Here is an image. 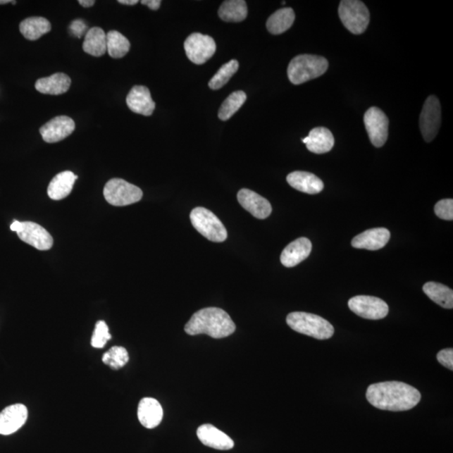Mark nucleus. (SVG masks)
Returning <instances> with one entry per match:
<instances>
[{"mask_svg": "<svg viewBox=\"0 0 453 453\" xmlns=\"http://www.w3.org/2000/svg\"><path fill=\"white\" fill-rule=\"evenodd\" d=\"M118 3L125 4V6H135L138 4V0H118Z\"/></svg>", "mask_w": 453, "mask_h": 453, "instance_id": "ea45409f", "label": "nucleus"}, {"mask_svg": "<svg viewBox=\"0 0 453 453\" xmlns=\"http://www.w3.org/2000/svg\"><path fill=\"white\" fill-rule=\"evenodd\" d=\"M104 196L109 204L124 206L142 200L143 192L142 189L125 180L113 178L105 185Z\"/></svg>", "mask_w": 453, "mask_h": 453, "instance_id": "0eeeda50", "label": "nucleus"}, {"mask_svg": "<svg viewBox=\"0 0 453 453\" xmlns=\"http://www.w3.org/2000/svg\"><path fill=\"white\" fill-rule=\"evenodd\" d=\"M349 309L356 315L369 320L385 318L389 314V306L381 299L371 296H357L349 301Z\"/></svg>", "mask_w": 453, "mask_h": 453, "instance_id": "9d476101", "label": "nucleus"}, {"mask_svg": "<svg viewBox=\"0 0 453 453\" xmlns=\"http://www.w3.org/2000/svg\"><path fill=\"white\" fill-rule=\"evenodd\" d=\"M309 151L315 154L328 153L333 147L334 137L327 128L318 127L311 130L307 137L302 139Z\"/></svg>", "mask_w": 453, "mask_h": 453, "instance_id": "4be33fe9", "label": "nucleus"}, {"mask_svg": "<svg viewBox=\"0 0 453 453\" xmlns=\"http://www.w3.org/2000/svg\"><path fill=\"white\" fill-rule=\"evenodd\" d=\"M190 219L192 226L206 240L215 243H221L227 240L228 232L225 227L210 210L201 206L196 208L192 211Z\"/></svg>", "mask_w": 453, "mask_h": 453, "instance_id": "39448f33", "label": "nucleus"}, {"mask_svg": "<svg viewBox=\"0 0 453 453\" xmlns=\"http://www.w3.org/2000/svg\"><path fill=\"white\" fill-rule=\"evenodd\" d=\"M368 402L377 409L390 411H406L419 404V390L406 383L388 381L368 386Z\"/></svg>", "mask_w": 453, "mask_h": 453, "instance_id": "f257e3e1", "label": "nucleus"}, {"mask_svg": "<svg viewBox=\"0 0 453 453\" xmlns=\"http://www.w3.org/2000/svg\"><path fill=\"white\" fill-rule=\"evenodd\" d=\"M438 360L440 364L443 365L450 371H453V349H447L440 351L438 354Z\"/></svg>", "mask_w": 453, "mask_h": 453, "instance_id": "c9c22d12", "label": "nucleus"}, {"mask_svg": "<svg viewBox=\"0 0 453 453\" xmlns=\"http://www.w3.org/2000/svg\"><path fill=\"white\" fill-rule=\"evenodd\" d=\"M442 109L439 99L432 95L426 100L420 116L421 135L426 142H430L437 136L441 126Z\"/></svg>", "mask_w": 453, "mask_h": 453, "instance_id": "1a4fd4ad", "label": "nucleus"}, {"mask_svg": "<svg viewBox=\"0 0 453 453\" xmlns=\"http://www.w3.org/2000/svg\"><path fill=\"white\" fill-rule=\"evenodd\" d=\"M218 15L223 21L241 22L248 15L247 4L244 0H228L219 8Z\"/></svg>", "mask_w": 453, "mask_h": 453, "instance_id": "c85d7f7f", "label": "nucleus"}, {"mask_svg": "<svg viewBox=\"0 0 453 453\" xmlns=\"http://www.w3.org/2000/svg\"><path fill=\"white\" fill-rule=\"evenodd\" d=\"M287 323L294 331L316 340H329L334 334V328L328 321L307 312H292L287 316Z\"/></svg>", "mask_w": 453, "mask_h": 453, "instance_id": "20e7f679", "label": "nucleus"}, {"mask_svg": "<svg viewBox=\"0 0 453 453\" xmlns=\"http://www.w3.org/2000/svg\"><path fill=\"white\" fill-rule=\"evenodd\" d=\"M50 21L43 17H30L21 22L20 30L24 37L30 41H36L44 35L50 32Z\"/></svg>", "mask_w": 453, "mask_h": 453, "instance_id": "a878e982", "label": "nucleus"}, {"mask_svg": "<svg viewBox=\"0 0 453 453\" xmlns=\"http://www.w3.org/2000/svg\"><path fill=\"white\" fill-rule=\"evenodd\" d=\"M197 438L204 445L217 450H230L235 442L228 435L214 426L204 424L197 430Z\"/></svg>", "mask_w": 453, "mask_h": 453, "instance_id": "dca6fc26", "label": "nucleus"}, {"mask_svg": "<svg viewBox=\"0 0 453 453\" xmlns=\"http://www.w3.org/2000/svg\"><path fill=\"white\" fill-rule=\"evenodd\" d=\"M79 4H81L82 7L89 8L94 6V0H79Z\"/></svg>", "mask_w": 453, "mask_h": 453, "instance_id": "58836bf2", "label": "nucleus"}, {"mask_svg": "<svg viewBox=\"0 0 453 453\" xmlns=\"http://www.w3.org/2000/svg\"><path fill=\"white\" fill-rule=\"evenodd\" d=\"M86 29L87 25L82 20H74L71 25H70V30H71L72 34L78 38H81L82 35L85 34Z\"/></svg>", "mask_w": 453, "mask_h": 453, "instance_id": "e433bc0d", "label": "nucleus"}, {"mask_svg": "<svg viewBox=\"0 0 453 453\" xmlns=\"http://www.w3.org/2000/svg\"><path fill=\"white\" fill-rule=\"evenodd\" d=\"M184 48L192 63L201 65L214 55L217 46L212 37L201 33H193L185 41Z\"/></svg>", "mask_w": 453, "mask_h": 453, "instance_id": "6e6552de", "label": "nucleus"}, {"mask_svg": "<svg viewBox=\"0 0 453 453\" xmlns=\"http://www.w3.org/2000/svg\"><path fill=\"white\" fill-rule=\"evenodd\" d=\"M107 51L113 58H122L130 49V43L125 36L117 30H111L107 35Z\"/></svg>", "mask_w": 453, "mask_h": 453, "instance_id": "c756f323", "label": "nucleus"}, {"mask_svg": "<svg viewBox=\"0 0 453 453\" xmlns=\"http://www.w3.org/2000/svg\"><path fill=\"white\" fill-rule=\"evenodd\" d=\"M138 418L145 428H155L161 424L163 418V409L156 399L144 398L139 404Z\"/></svg>", "mask_w": 453, "mask_h": 453, "instance_id": "412c9836", "label": "nucleus"}, {"mask_svg": "<svg viewBox=\"0 0 453 453\" xmlns=\"http://www.w3.org/2000/svg\"><path fill=\"white\" fill-rule=\"evenodd\" d=\"M423 292L430 300L445 309H452L453 292L449 287L437 283H428L424 285Z\"/></svg>", "mask_w": 453, "mask_h": 453, "instance_id": "cd10ccee", "label": "nucleus"}, {"mask_svg": "<svg viewBox=\"0 0 453 453\" xmlns=\"http://www.w3.org/2000/svg\"><path fill=\"white\" fill-rule=\"evenodd\" d=\"M239 61L231 60L222 66L216 74L211 79L209 86L211 89L218 90L227 85L230 78L234 76L239 69Z\"/></svg>", "mask_w": 453, "mask_h": 453, "instance_id": "2f4dec72", "label": "nucleus"}, {"mask_svg": "<svg viewBox=\"0 0 453 453\" xmlns=\"http://www.w3.org/2000/svg\"><path fill=\"white\" fill-rule=\"evenodd\" d=\"M126 103L132 112L144 116H151L156 108L151 92L144 86H135L128 94Z\"/></svg>", "mask_w": 453, "mask_h": 453, "instance_id": "f3484780", "label": "nucleus"}, {"mask_svg": "<svg viewBox=\"0 0 453 453\" xmlns=\"http://www.w3.org/2000/svg\"><path fill=\"white\" fill-rule=\"evenodd\" d=\"M82 49L86 54L96 57L102 56L107 51V37L104 30L94 27L87 32Z\"/></svg>", "mask_w": 453, "mask_h": 453, "instance_id": "393cba45", "label": "nucleus"}, {"mask_svg": "<svg viewBox=\"0 0 453 453\" xmlns=\"http://www.w3.org/2000/svg\"><path fill=\"white\" fill-rule=\"evenodd\" d=\"M28 411L24 404H15L0 412V435L15 433L27 420Z\"/></svg>", "mask_w": 453, "mask_h": 453, "instance_id": "ddd939ff", "label": "nucleus"}, {"mask_svg": "<svg viewBox=\"0 0 453 453\" xmlns=\"http://www.w3.org/2000/svg\"><path fill=\"white\" fill-rule=\"evenodd\" d=\"M390 239V232L387 228H372L354 237L352 246L356 249L378 250L384 248Z\"/></svg>", "mask_w": 453, "mask_h": 453, "instance_id": "a211bd4d", "label": "nucleus"}, {"mask_svg": "<svg viewBox=\"0 0 453 453\" xmlns=\"http://www.w3.org/2000/svg\"><path fill=\"white\" fill-rule=\"evenodd\" d=\"M8 3H12L11 0H0V4H6Z\"/></svg>", "mask_w": 453, "mask_h": 453, "instance_id": "79ce46f5", "label": "nucleus"}, {"mask_svg": "<svg viewBox=\"0 0 453 453\" xmlns=\"http://www.w3.org/2000/svg\"><path fill=\"white\" fill-rule=\"evenodd\" d=\"M21 227V222L19 221H15L11 225V230L14 232H18L20 230V228Z\"/></svg>", "mask_w": 453, "mask_h": 453, "instance_id": "a19ab883", "label": "nucleus"}, {"mask_svg": "<svg viewBox=\"0 0 453 453\" xmlns=\"http://www.w3.org/2000/svg\"><path fill=\"white\" fill-rule=\"evenodd\" d=\"M77 178V175L70 170L57 174L48 187V196L52 200L66 199L72 192L73 185Z\"/></svg>", "mask_w": 453, "mask_h": 453, "instance_id": "5701e85b", "label": "nucleus"}, {"mask_svg": "<svg viewBox=\"0 0 453 453\" xmlns=\"http://www.w3.org/2000/svg\"><path fill=\"white\" fill-rule=\"evenodd\" d=\"M111 338L112 336L109 333L106 323L104 322V321H99V322L97 323L94 335L92 337V346L96 347V349H102Z\"/></svg>", "mask_w": 453, "mask_h": 453, "instance_id": "72a5a7b5", "label": "nucleus"}, {"mask_svg": "<svg viewBox=\"0 0 453 453\" xmlns=\"http://www.w3.org/2000/svg\"><path fill=\"white\" fill-rule=\"evenodd\" d=\"M328 68V61L325 57L315 55H299L290 61L287 74L289 80L294 85L318 78Z\"/></svg>", "mask_w": 453, "mask_h": 453, "instance_id": "7ed1b4c3", "label": "nucleus"}, {"mask_svg": "<svg viewBox=\"0 0 453 453\" xmlns=\"http://www.w3.org/2000/svg\"><path fill=\"white\" fill-rule=\"evenodd\" d=\"M311 248V242L309 239L300 237L285 248L280 255V262L287 268L297 266L309 256Z\"/></svg>", "mask_w": 453, "mask_h": 453, "instance_id": "6ab92c4d", "label": "nucleus"}, {"mask_svg": "<svg viewBox=\"0 0 453 453\" xmlns=\"http://www.w3.org/2000/svg\"><path fill=\"white\" fill-rule=\"evenodd\" d=\"M338 14L345 27L354 35L366 30L371 14L365 4L359 0H344L338 8Z\"/></svg>", "mask_w": 453, "mask_h": 453, "instance_id": "423d86ee", "label": "nucleus"}, {"mask_svg": "<svg viewBox=\"0 0 453 453\" xmlns=\"http://www.w3.org/2000/svg\"><path fill=\"white\" fill-rule=\"evenodd\" d=\"M369 139L376 147H382L388 139L389 120L377 107L368 108L364 118Z\"/></svg>", "mask_w": 453, "mask_h": 453, "instance_id": "9b49d317", "label": "nucleus"}, {"mask_svg": "<svg viewBox=\"0 0 453 453\" xmlns=\"http://www.w3.org/2000/svg\"><path fill=\"white\" fill-rule=\"evenodd\" d=\"M237 197L240 205L254 218L266 219L271 214L272 208L270 201L257 194L256 192L249 189H241L237 192Z\"/></svg>", "mask_w": 453, "mask_h": 453, "instance_id": "2eb2a0df", "label": "nucleus"}, {"mask_svg": "<svg viewBox=\"0 0 453 453\" xmlns=\"http://www.w3.org/2000/svg\"><path fill=\"white\" fill-rule=\"evenodd\" d=\"M71 83V78L67 74L58 73L39 79L36 82V89L44 94L60 95L68 91Z\"/></svg>", "mask_w": 453, "mask_h": 453, "instance_id": "b1692460", "label": "nucleus"}, {"mask_svg": "<svg viewBox=\"0 0 453 453\" xmlns=\"http://www.w3.org/2000/svg\"><path fill=\"white\" fill-rule=\"evenodd\" d=\"M287 181L290 187L307 194H318L324 188L322 180L306 171H294L287 175Z\"/></svg>", "mask_w": 453, "mask_h": 453, "instance_id": "aec40b11", "label": "nucleus"}, {"mask_svg": "<svg viewBox=\"0 0 453 453\" xmlns=\"http://www.w3.org/2000/svg\"><path fill=\"white\" fill-rule=\"evenodd\" d=\"M236 326L230 316L218 307H208L193 314L185 326L188 335L206 334L213 338H223L235 332Z\"/></svg>", "mask_w": 453, "mask_h": 453, "instance_id": "f03ea898", "label": "nucleus"}, {"mask_svg": "<svg viewBox=\"0 0 453 453\" xmlns=\"http://www.w3.org/2000/svg\"><path fill=\"white\" fill-rule=\"evenodd\" d=\"M17 234L25 243L39 250H48L54 245V239L49 232L36 223L21 222V227Z\"/></svg>", "mask_w": 453, "mask_h": 453, "instance_id": "f8f14e48", "label": "nucleus"}, {"mask_svg": "<svg viewBox=\"0 0 453 453\" xmlns=\"http://www.w3.org/2000/svg\"><path fill=\"white\" fill-rule=\"evenodd\" d=\"M247 99V96L243 91H236L228 97L219 108L218 118L223 121L230 120Z\"/></svg>", "mask_w": 453, "mask_h": 453, "instance_id": "7c9ffc66", "label": "nucleus"}, {"mask_svg": "<svg viewBox=\"0 0 453 453\" xmlns=\"http://www.w3.org/2000/svg\"><path fill=\"white\" fill-rule=\"evenodd\" d=\"M142 4L143 6H147L152 11L159 10L161 7V0H142Z\"/></svg>", "mask_w": 453, "mask_h": 453, "instance_id": "4c0bfd02", "label": "nucleus"}, {"mask_svg": "<svg viewBox=\"0 0 453 453\" xmlns=\"http://www.w3.org/2000/svg\"><path fill=\"white\" fill-rule=\"evenodd\" d=\"M294 18L296 15L292 8H281L268 19L266 27L273 35L283 34L292 27Z\"/></svg>", "mask_w": 453, "mask_h": 453, "instance_id": "bb28decb", "label": "nucleus"}, {"mask_svg": "<svg viewBox=\"0 0 453 453\" xmlns=\"http://www.w3.org/2000/svg\"><path fill=\"white\" fill-rule=\"evenodd\" d=\"M75 130L73 118L68 116H58L52 118L39 129L42 139L47 143L59 142L68 137Z\"/></svg>", "mask_w": 453, "mask_h": 453, "instance_id": "4468645a", "label": "nucleus"}, {"mask_svg": "<svg viewBox=\"0 0 453 453\" xmlns=\"http://www.w3.org/2000/svg\"><path fill=\"white\" fill-rule=\"evenodd\" d=\"M129 354L123 347H113L103 356V362L113 369H120L129 362Z\"/></svg>", "mask_w": 453, "mask_h": 453, "instance_id": "473e14b6", "label": "nucleus"}, {"mask_svg": "<svg viewBox=\"0 0 453 453\" xmlns=\"http://www.w3.org/2000/svg\"><path fill=\"white\" fill-rule=\"evenodd\" d=\"M435 213L441 219L452 221L453 219V200L443 199L435 206Z\"/></svg>", "mask_w": 453, "mask_h": 453, "instance_id": "f704fd0d", "label": "nucleus"}]
</instances>
